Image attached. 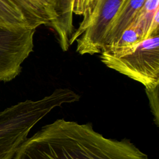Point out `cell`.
<instances>
[{"label":"cell","instance_id":"2","mask_svg":"<svg viewBox=\"0 0 159 159\" xmlns=\"http://www.w3.org/2000/svg\"><path fill=\"white\" fill-rule=\"evenodd\" d=\"M80 99L71 89L57 88L40 99H27L0 112V159H13L32 128L52 109Z\"/></svg>","mask_w":159,"mask_h":159},{"label":"cell","instance_id":"5","mask_svg":"<svg viewBox=\"0 0 159 159\" xmlns=\"http://www.w3.org/2000/svg\"><path fill=\"white\" fill-rule=\"evenodd\" d=\"M45 26L52 29L64 52L70 47L75 31L73 25L74 0H28Z\"/></svg>","mask_w":159,"mask_h":159},{"label":"cell","instance_id":"1","mask_svg":"<svg viewBox=\"0 0 159 159\" xmlns=\"http://www.w3.org/2000/svg\"><path fill=\"white\" fill-rule=\"evenodd\" d=\"M13 159H149L130 140L107 139L90 123L57 119L21 145Z\"/></svg>","mask_w":159,"mask_h":159},{"label":"cell","instance_id":"3","mask_svg":"<svg viewBox=\"0 0 159 159\" xmlns=\"http://www.w3.org/2000/svg\"><path fill=\"white\" fill-rule=\"evenodd\" d=\"M100 60L108 68L141 83L159 86V34L127 47H103Z\"/></svg>","mask_w":159,"mask_h":159},{"label":"cell","instance_id":"7","mask_svg":"<svg viewBox=\"0 0 159 159\" xmlns=\"http://www.w3.org/2000/svg\"><path fill=\"white\" fill-rule=\"evenodd\" d=\"M143 40V34L142 30L139 26L131 23L114 44L104 47H127L135 45Z\"/></svg>","mask_w":159,"mask_h":159},{"label":"cell","instance_id":"4","mask_svg":"<svg viewBox=\"0 0 159 159\" xmlns=\"http://www.w3.org/2000/svg\"><path fill=\"white\" fill-rule=\"evenodd\" d=\"M36 29L11 30L0 27V81L9 82L20 73L34 50Z\"/></svg>","mask_w":159,"mask_h":159},{"label":"cell","instance_id":"8","mask_svg":"<svg viewBox=\"0 0 159 159\" xmlns=\"http://www.w3.org/2000/svg\"><path fill=\"white\" fill-rule=\"evenodd\" d=\"M89 0H74V4L77 5H83L86 4Z\"/></svg>","mask_w":159,"mask_h":159},{"label":"cell","instance_id":"6","mask_svg":"<svg viewBox=\"0 0 159 159\" xmlns=\"http://www.w3.org/2000/svg\"><path fill=\"white\" fill-rule=\"evenodd\" d=\"M145 1H122L106 32L103 42V47L110 46L118 40L122 33L132 22Z\"/></svg>","mask_w":159,"mask_h":159}]
</instances>
